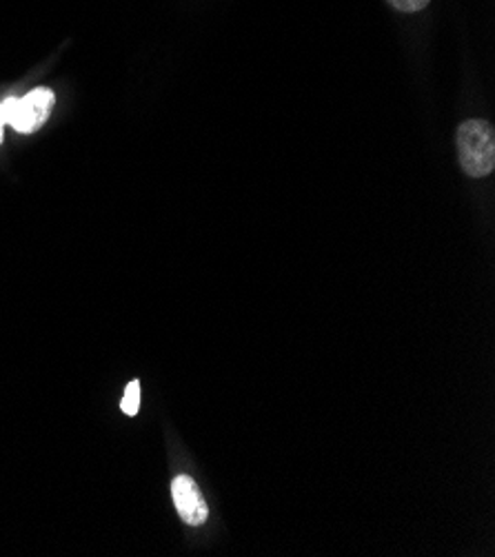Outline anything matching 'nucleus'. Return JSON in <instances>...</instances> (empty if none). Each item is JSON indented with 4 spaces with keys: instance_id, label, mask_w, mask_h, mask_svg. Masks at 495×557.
I'll return each instance as SVG.
<instances>
[{
    "instance_id": "f03ea898",
    "label": "nucleus",
    "mask_w": 495,
    "mask_h": 557,
    "mask_svg": "<svg viewBox=\"0 0 495 557\" xmlns=\"http://www.w3.org/2000/svg\"><path fill=\"white\" fill-rule=\"evenodd\" d=\"M53 102H57L53 91L47 87H38L23 98H8L0 104V111H3L5 123L18 134H34L49 119Z\"/></svg>"
},
{
    "instance_id": "20e7f679",
    "label": "nucleus",
    "mask_w": 495,
    "mask_h": 557,
    "mask_svg": "<svg viewBox=\"0 0 495 557\" xmlns=\"http://www.w3.org/2000/svg\"><path fill=\"white\" fill-rule=\"evenodd\" d=\"M121 409L127 413V416H136L138 409H140V382H129L127 388H125V398L121 403Z\"/></svg>"
},
{
    "instance_id": "f257e3e1",
    "label": "nucleus",
    "mask_w": 495,
    "mask_h": 557,
    "mask_svg": "<svg viewBox=\"0 0 495 557\" xmlns=\"http://www.w3.org/2000/svg\"><path fill=\"white\" fill-rule=\"evenodd\" d=\"M458 156L467 176L486 178L495 166V134L486 121H467L458 129Z\"/></svg>"
},
{
    "instance_id": "7ed1b4c3",
    "label": "nucleus",
    "mask_w": 495,
    "mask_h": 557,
    "mask_svg": "<svg viewBox=\"0 0 495 557\" xmlns=\"http://www.w3.org/2000/svg\"><path fill=\"white\" fill-rule=\"evenodd\" d=\"M172 497L176 511L181 513V518L189 524V527H200L205 524L209 511L202 499L200 488L196 486V482L189 475H178L172 482Z\"/></svg>"
},
{
    "instance_id": "423d86ee",
    "label": "nucleus",
    "mask_w": 495,
    "mask_h": 557,
    "mask_svg": "<svg viewBox=\"0 0 495 557\" xmlns=\"http://www.w3.org/2000/svg\"><path fill=\"white\" fill-rule=\"evenodd\" d=\"M5 127H8V123L3 119V111H0V143H3V138H5Z\"/></svg>"
},
{
    "instance_id": "39448f33",
    "label": "nucleus",
    "mask_w": 495,
    "mask_h": 557,
    "mask_svg": "<svg viewBox=\"0 0 495 557\" xmlns=\"http://www.w3.org/2000/svg\"><path fill=\"white\" fill-rule=\"evenodd\" d=\"M389 5L403 14H416L429 5V0H389Z\"/></svg>"
}]
</instances>
